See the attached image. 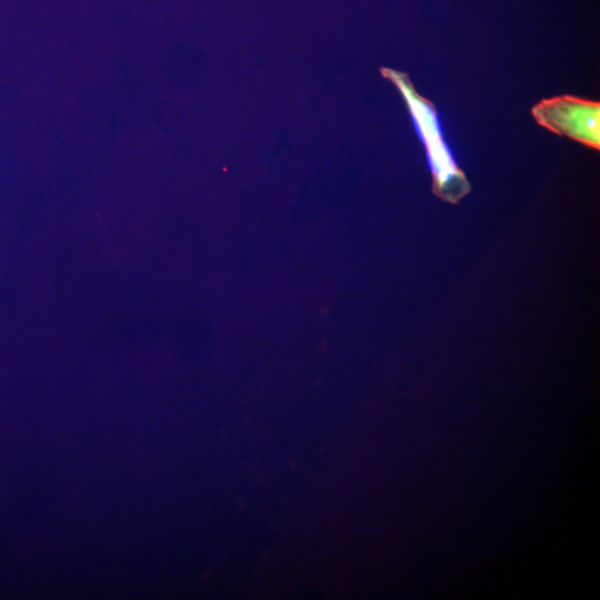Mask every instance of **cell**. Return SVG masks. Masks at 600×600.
I'll return each mask as SVG.
<instances>
[{"instance_id": "1", "label": "cell", "mask_w": 600, "mask_h": 600, "mask_svg": "<svg viewBox=\"0 0 600 600\" xmlns=\"http://www.w3.org/2000/svg\"><path fill=\"white\" fill-rule=\"evenodd\" d=\"M381 73L394 83L410 109L417 132L426 146L434 194L447 202L458 203L471 187L443 141L433 104L416 92L406 73L387 68H382Z\"/></svg>"}, {"instance_id": "2", "label": "cell", "mask_w": 600, "mask_h": 600, "mask_svg": "<svg viewBox=\"0 0 600 600\" xmlns=\"http://www.w3.org/2000/svg\"><path fill=\"white\" fill-rule=\"evenodd\" d=\"M537 122L590 148H600V103L563 94L543 99L531 109Z\"/></svg>"}]
</instances>
